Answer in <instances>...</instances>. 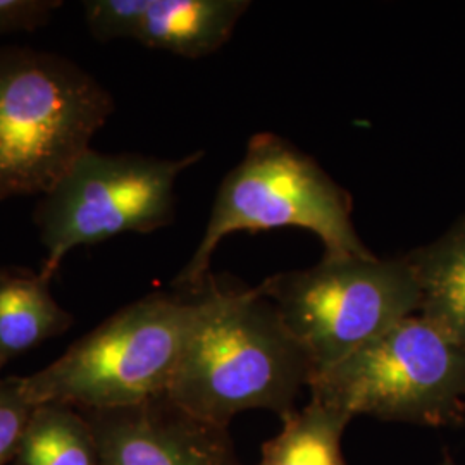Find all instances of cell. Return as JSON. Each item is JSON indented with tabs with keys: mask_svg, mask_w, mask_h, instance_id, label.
I'll use <instances>...</instances> for the list:
<instances>
[{
	"mask_svg": "<svg viewBox=\"0 0 465 465\" xmlns=\"http://www.w3.org/2000/svg\"><path fill=\"white\" fill-rule=\"evenodd\" d=\"M82 412L95 432L100 465H243L228 428L184 412L166 395Z\"/></svg>",
	"mask_w": 465,
	"mask_h": 465,
	"instance_id": "8",
	"label": "cell"
},
{
	"mask_svg": "<svg viewBox=\"0 0 465 465\" xmlns=\"http://www.w3.org/2000/svg\"><path fill=\"white\" fill-rule=\"evenodd\" d=\"M193 309L166 397L184 412L228 428L236 414L295 411L314 367L278 309L255 288L216 276L193 292Z\"/></svg>",
	"mask_w": 465,
	"mask_h": 465,
	"instance_id": "1",
	"label": "cell"
},
{
	"mask_svg": "<svg viewBox=\"0 0 465 465\" xmlns=\"http://www.w3.org/2000/svg\"><path fill=\"white\" fill-rule=\"evenodd\" d=\"M250 9L249 0H149L134 40L186 59L214 54Z\"/></svg>",
	"mask_w": 465,
	"mask_h": 465,
	"instance_id": "9",
	"label": "cell"
},
{
	"mask_svg": "<svg viewBox=\"0 0 465 465\" xmlns=\"http://www.w3.org/2000/svg\"><path fill=\"white\" fill-rule=\"evenodd\" d=\"M282 430L262 445L259 465H347L341 436L351 417L311 399L282 416Z\"/></svg>",
	"mask_w": 465,
	"mask_h": 465,
	"instance_id": "13",
	"label": "cell"
},
{
	"mask_svg": "<svg viewBox=\"0 0 465 465\" xmlns=\"http://www.w3.org/2000/svg\"><path fill=\"white\" fill-rule=\"evenodd\" d=\"M349 414L447 426L465 412V349L424 317H405L309 384Z\"/></svg>",
	"mask_w": 465,
	"mask_h": 465,
	"instance_id": "6",
	"label": "cell"
},
{
	"mask_svg": "<svg viewBox=\"0 0 465 465\" xmlns=\"http://www.w3.org/2000/svg\"><path fill=\"white\" fill-rule=\"evenodd\" d=\"M149 0H86L84 19L99 42L134 38L138 34Z\"/></svg>",
	"mask_w": 465,
	"mask_h": 465,
	"instance_id": "14",
	"label": "cell"
},
{
	"mask_svg": "<svg viewBox=\"0 0 465 465\" xmlns=\"http://www.w3.org/2000/svg\"><path fill=\"white\" fill-rule=\"evenodd\" d=\"M203 155L197 150L161 159L86 150L35 207V224L47 250L40 272L52 282L76 247L169 226L176 216V182Z\"/></svg>",
	"mask_w": 465,
	"mask_h": 465,
	"instance_id": "7",
	"label": "cell"
},
{
	"mask_svg": "<svg viewBox=\"0 0 465 465\" xmlns=\"http://www.w3.org/2000/svg\"><path fill=\"white\" fill-rule=\"evenodd\" d=\"M61 5L52 0H0V35L34 32Z\"/></svg>",
	"mask_w": 465,
	"mask_h": 465,
	"instance_id": "16",
	"label": "cell"
},
{
	"mask_svg": "<svg viewBox=\"0 0 465 465\" xmlns=\"http://www.w3.org/2000/svg\"><path fill=\"white\" fill-rule=\"evenodd\" d=\"M300 228L316 234L324 255H371L351 221V197L312 157L272 134H255L243 159L219 184L199 247L174 278L199 292L219 243L232 232Z\"/></svg>",
	"mask_w": 465,
	"mask_h": 465,
	"instance_id": "3",
	"label": "cell"
},
{
	"mask_svg": "<svg viewBox=\"0 0 465 465\" xmlns=\"http://www.w3.org/2000/svg\"><path fill=\"white\" fill-rule=\"evenodd\" d=\"M405 255L420 288V316L465 349V214Z\"/></svg>",
	"mask_w": 465,
	"mask_h": 465,
	"instance_id": "11",
	"label": "cell"
},
{
	"mask_svg": "<svg viewBox=\"0 0 465 465\" xmlns=\"http://www.w3.org/2000/svg\"><path fill=\"white\" fill-rule=\"evenodd\" d=\"M9 465H100L92 422L67 403L35 405Z\"/></svg>",
	"mask_w": 465,
	"mask_h": 465,
	"instance_id": "12",
	"label": "cell"
},
{
	"mask_svg": "<svg viewBox=\"0 0 465 465\" xmlns=\"http://www.w3.org/2000/svg\"><path fill=\"white\" fill-rule=\"evenodd\" d=\"M113 113L111 92L73 61L0 47V202L47 193Z\"/></svg>",
	"mask_w": 465,
	"mask_h": 465,
	"instance_id": "2",
	"label": "cell"
},
{
	"mask_svg": "<svg viewBox=\"0 0 465 465\" xmlns=\"http://www.w3.org/2000/svg\"><path fill=\"white\" fill-rule=\"evenodd\" d=\"M257 290L307 351L314 378L420 309L407 255H324L316 266L269 276Z\"/></svg>",
	"mask_w": 465,
	"mask_h": 465,
	"instance_id": "5",
	"label": "cell"
},
{
	"mask_svg": "<svg viewBox=\"0 0 465 465\" xmlns=\"http://www.w3.org/2000/svg\"><path fill=\"white\" fill-rule=\"evenodd\" d=\"M441 465H453V462H451V459H450V457H447V459H445V462Z\"/></svg>",
	"mask_w": 465,
	"mask_h": 465,
	"instance_id": "17",
	"label": "cell"
},
{
	"mask_svg": "<svg viewBox=\"0 0 465 465\" xmlns=\"http://www.w3.org/2000/svg\"><path fill=\"white\" fill-rule=\"evenodd\" d=\"M73 316L50 292V280L28 267H0V372L13 359L57 338Z\"/></svg>",
	"mask_w": 465,
	"mask_h": 465,
	"instance_id": "10",
	"label": "cell"
},
{
	"mask_svg": "<svg viewBox=\"0 0 465 465\" xmlns=\"http://www.w3.org/2000/svg\"><path fill=\"white\" fill-rule=\"evenodd\" d=\"M34 407L23 378H0V465L13 460Z\"/></svg>",
	"mask_w": 465,
	"mask_h": 465,
	"instance_id": "15",
	"label": "cell"
},
{
	"mask_svg": "<svg viewBox=\"0 0 465 465\" xmlns=\"http://www.w3.org/2000/svg\"><path fill=\"white\" fill-rule=\"evenodd\" d=\"M193 309L192 293H152L119 309L32 376L34 405L61 401L84 412L164 397Z\"/></svg>",
	"mask_w": 465,
	"mask_h": 465,
	"instance_id": "4",
	"label": "cell"
}]
</instances>
